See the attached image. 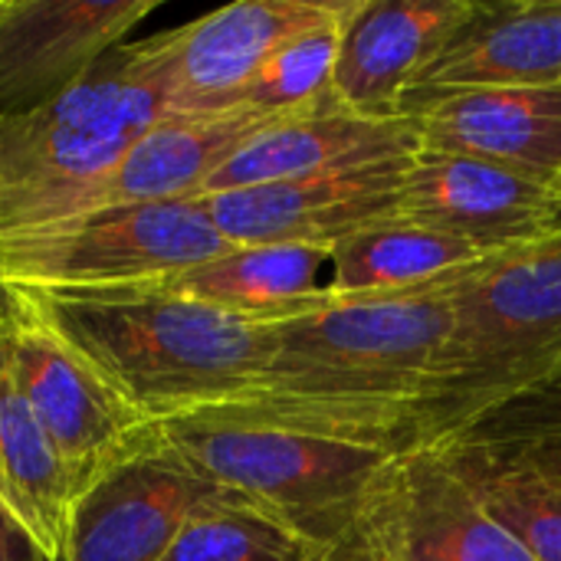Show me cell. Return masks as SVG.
<instances>
[{"instance_id": "cell-1", "label": "cell", "mask_w": 561, "mask_h": 561, "mask_svg": "<svg viewBox=\"0 0 561 561\" xmlns=\"http://www.w3.org/2000/svg\"><path fill=\"white\" fill-rule=\"evenodd\" d=\"M201 477L329 552L358 523L388 467L421 444L411 408H342L256 394L158 424Z\"/></svg>"}, {"instance_id": "cell-2", "label": "cell", "mask_w": 561, "mask_h": 561, "mask_svg": "<svg viewBox=\"0 0 561 561\" xmlns=\"http://www.w3.org/2000/svg\"><path fill=\"white\" fill-rule=\"evenodd\" d=\"M23 296L154 427L263 391L273 358L270 325L161 286L108 296Z\"/></svg>"}, {"instance_id": "cell-3", "label": "cell", "mask_w": 561, "mask_h": 561, "mask_svg": "<svg viewBox=\"0 0 561 561\" xmlns=\"http://www.w3.org/2000/svg\"><path fill=\"white\" fill-rule=\"evenodd\" d=\"M174 36L122 43L59 95L0 118V233L56 220L168 115Z\"/></svg>"}, {"instance_id": "cell-4", "label": "cell", "mask_w": 561, "mask_h": 561, "mask_svg": "<svg viewBox=\"0 0 561 561\" xmlns=\"http://www.w3.org/2000/svg\"><path fill=\"white\" fill-rule=\"evenodd\" d=\"M454 342L417 401L421 444L561 371V233L500 253L450 283Z\"/></svg>"}, {"instance_id": "cell-5", "label": "cell", "mask_w": 561, "mask_h": 561, "mask_svg": "<svg viewBox=\"0 0 561 561\" xmlns=\"http://www.w3.org/2000/svg\"><path fill=\"white\" fill-rule=\"evenodd\" d=\"M450 283L417 293L342 299L270 325L273 358L260 394L342 404L417 408L454 342Z\"/></svg>"}, {"instance_id": "cell-6", "label": "cell", "mask_w": 561, "mask_h": 561, "mask_svg": "<svg viewBox=\"0 0 561 561\" xmlns=\"http://www.w3.org/2000/svg\"><path fill=\"white\" fill-rule=\"evenodd\" d=\"M230 250L204 197L92 210L0 233V289L43 296L151 289Z\"/></svg>"}, {"instance_id": "cell-7", "label": "cell", "mask_w": 561, "mask_h": 561, "mask_svg": "<svg viewBox=\"0 0 561 561\" xmlns=\"http://www.w3.org/2000/svg\"><path fill=\"white\" fill-rule=\"evenodd\" d=\"M13 378L59 454L76 500L131 454L154 424L141 421L102 375L16 289H3L0 316Z\"/></svg>"}, {"instance_id": "cell-8", "label": "cell", "mask_w": 561, "mask_h": 561, "mask_svg": "<svg viewBox=\"0 0 561 561\" xmlns=\"http://www.w3.org/2000/svg\"><path fill=\"white\" fill-rule=\"evenodd\" d=\"M348 536L378 561H536L427 444L388 467Z\"/></svg>"}, {"instance_id": "cell-9", "label": "cell", "mask_w": 561, "mask_h": 561, "mask_svg": "<svg viewBox=\"0 0 561 561\" xmlns=\"http://www.w3.org/2000/svg\"><path fill=\"white\" fill-rule=\"evenodd\" d=\"M230 500L154 427L72 503L62 561H161L194 516Z\"/></svg>"}, {"instance_id": "cell-10", "label": "cell", "mask_w": 561, "mask_h": 561, "mask_svg": "<svg viewBox=\"0 0 561 561\" xmlns=\"http://www.w3.org/2000/svg\"><path fill=\"white\" fill-rule=\"evenodd\" d=\"M411 158L371 161L201 197L233 247L332 250L365 227L398 220V187Z\"/></svg>"}, {"instance_id": "cell-11", "label": "cell", "mask_w": 561, "mask_h": 561, "mask_svg": "<svg viewBox=\"0 0 561 561\" xmlns=\"http://www.w3.org/2000/svg\"><path fill=\"white\" fill-rule=\"evenodd\" d=\"M398 220L500 256L559 233V191L480 158L421 148L398 187Z\"/></svg>"}, {"instance_id": "cell-12", "label": "cell", "mask_w": 561, "mask_h": 561, "mask_svg": "<svg viewBox=\"0 0 561 561\" xmlns=\"http://www.w3.org/2000/svg\"><path fill=\"white\" fill-rule=\"evenodd\" d=\"M345 0H237L178 26L168 115L240 108L260 69L299 33L335 16Z\"/></svg>"}, {"instance_id": "cell-13", "label": "cell", "mask_w": 561, "mask_h": 561, "mask_svg": "<svg viewBox=\"0 0 561 561\" xmlns=\"http://www.w3.org/2000/svg\"><path fill=\"white\" fill-rule=\"evenodd\" d=\"M154 7L158 0H3L0 118L69 89Z\"/></svg>"}, {"instance_id": "cell-14", "label": "cell", "mask_w": 561, "mask_h": 561, "mask_svg": "<svg viewBox=\"0 0 561 561\" xmlns=\"http://www.w3.org/2000/svg\"><path fill=\"white\" fill-rule=\"evenodd\" d=\"M473 0H352L335 62V105L371 122L404 118V95Z\"/></svg>"}, {"instance_id": "cell-15", "label": "cell", "mask_w": 561, "mask_h": 561, "mask_svg": "<svg viewBox=\"0 0 561 561\" xmlns=\"http://www.w3.org/2000/svg\"><path fill=\"white\" fill-rule=\"evenodd\" d=\"M421 148L480 158L559 191L561 85L460 89L404 99Z\"/></svg>"}, {"instance_id": "cell-16", "label": "cell", "mask_w": 561, "mask_h": 561, "mask_svg": "<svg viewBox=\"0 0 561 561\" xmlns=\"http://www.w3.org/2000/svg\"><path fill=\"white\" fill-rule=\"evenodd\" d=\"M270 122L276 118L250 108L214 115H164L118 158L112 171L76 194L56 220L112 207L201 197L227 158Z\"/></svg>"}, {"instance_id": "cell-17", "label": "cell", "mask_w": 561, "mask_h": 561, "mask_svg": "<svg viewBox=\"0 0 561 561\" xmlns=\"http://www.w3.org/2000/svg\"><path fill=\"white\" fill-rule=\"evenodd\" d=\"M561 85V0L477 3L421 69L411 92Z\"/></svg>"}, {"instance_id": "cell-18", "label": "cell", "mask_w": 561, "mask_h": 561, "mask_svg": "<svg viewBox=\"0 0 561 561\" xmlns=\"http://www.w3.org/2000/svg\"><path fill=\"white\" fill-rule=\"evenodd\" d=\"M417 151L421 138L411 118L371 122L348 115L342 108H322L276 118L266 128H260L207 181L204 194L276 184L371 161L411 158Z\"/></svg>"}, {"instance_id": "cell-19", "label": "cell", "mask_w": 561, "mask_h": 561, "mask_svg": "<svg viewBox=\"0 0 561 561\" xmlns=\"http://www.w3.org/2000/svg\"><path fill=\"white\" fill-rule=\"evenodd\" d=\"M161 289L227 309L260 325L289 322L335 302L332 250L319 247H233Z\"/></svg>"}, {"instance_id": "cell-20", "label": "cell", "mask_w": 561, "mask_h": 561, "mask_svg": "<svg viewBox=\"0 0 561 561\" xmlns=\"http://www.w3.org/2000/svg\"><path fill=\"white\" fill-rule=\"evenodd\" d=\"M76 486L33 417L0 329V510L46 561H62Z\"/></svg>"}, {"instance_id": "cell-21", "label": "cell", "mask_w": 561, "mask_h": 561, "mask_svg": "<svg viewBox=\"0 0 561 561\" xmlns=\"http://www.w3.org/2000/svg\"><path fill=\"white\" fill-rule=\"evenodd\" d=\"M486 260L493 253L467 240L408 220H385L332 247V293L342 302L434 289Z\"/></svg>"}, {"instance_id": "cell-22", "label": "cell", "mask_w": 561, "mask_h": 561, "mask_svg": "<svg viewBox=\"0 0 561 561\" xmlns=\"http://www.w3.org/2000/svg\"><path fill=\"white\" fill-rule=\"evenodd\" d=\"M440 447L457 473L473 486L483 506L526 546L536 561H561V480L542 470L496 460L490 454L457 447Z\"/></svg>"}, {"instance_id": "cell-23", "label": "cell", "mask_w": 561, "mask_h": 561, "mask_svg": "<svg viewBox=\"0 0 561 561\" xmlns=\"http://www.w3.org/2000/svg\"><path fill=\"white\" fill-rule=\"evenodd\" d=\"M322 549L247 500L194 516L161 561H322Z\"/></svg>"}, {"instance_id": "cell-24", "label": "cell", "mask_w": 561, "mask_h": 561, "mask_svg": "<svg viewBox=\"0 0 561 561\" xmlns=\"http://www.w3.org/2000/svg\"><path fill=\"white\" fill-rule=\"evenodd\" d=\"M352 0L342 3V10L306 33L293 36L253 79L247 89L240 108L273 115V118H289V115H306V112H322V108H339L335 105V62H339V36H342V20L348 13Z\"/></svg>"}, {"instance_id": "cell-25", "label": "cell", "mask_w": 561, "mask_h": 561, "mask_svg": "<svg viewBox=\"0 0 561 561\" xmlns=\"http://www.w3.org/2000/svg\"><path fill=\"white\" fill-rule=\"evenodd\" d=\"M440 444L470 447L561 480V371L483 411L463 431Z\"/></svg>"}, {"instance_id": "cell-26", "label": "cell", "mask_w": 561, "mask_h": 561, "mask_svg": "<svg viewBox=\"0 0 561 561\" xmlns=\"http://www.w3.org/2000/svg\"><path fill=\"white\" fill-rule=\"evenodd\" d=\"M0 561H46L3 510H0Z\"/></svg>"}, {"instance_id": "cell-27", "label": "cell", "mask_w": 561, "mask_h": 561, "mask_svg": "<svg viewBox=\"0 0 561 561\" xmlns=\"http://www.w3.org/2000/svg\"><path fill=\"white\" fill-rule=\"evenodd\" d=\"M322 561H378L355 536H345L339 546H332L325 556H322Z\"/></svg>"}, {"instance_id": "cell-28", "label": "cell", "mask_w": 561, "mask_h": 561, "mask_svg": "<svg viewBox=\"0 0 561 561\" xmlns=\"http://www.w3.org/2000/svg\"><path fill=\"white\" fill-rule=\"evenodd\" d=\"M559 233H561V181H559Z\"/></svg>"}, {"instance_id": "cell-29", "label": "cell", "mask_w": 561, "mask_h": 561, "mask_svg": "<svg viewBox=\"0 0 561 561\" xmlns=\"http://www.w3.org/2000/svg\"><path fill=\"white\" fill-rule=\"evenodd\" d=\"M0 316H3V289H0Z\"/></svg>"}, {"instance_id": "cell-30", "label": "cell", "mask_w": 561, "mask_h": 561, "mask_svg": "<svg viewBox=\"0 0 561 561\" xmlns=\"http://www.w3.org/2000/svg\"><path fill=\"white\" fill-rule=\"evenodd\" d=\"M0 10H3V0H0Z\"/></svg>"}]
</instances>
